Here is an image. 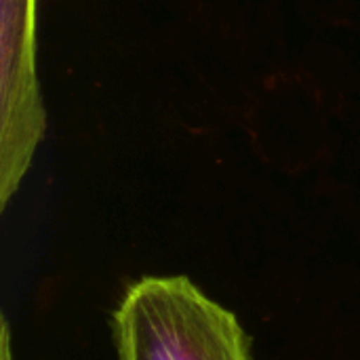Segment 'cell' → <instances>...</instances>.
I'll return each instance as SVG.
<instances>
[{"label": "cell", "mask_w": 360, "mask_h": 360, "mask_svg": "<svg viewBox=\"0 0 360 360\" xmlns=\"http://www.w3.org/2000/svg\"><path fill=\"white\" fill-rule=\"evenodd\" d=\"M120 360H253L236 316L186 276H146L114 312Z\"/></svg>", "instance_id": "obj_1"}, {"label": "cell", "mask_w": 360, "mask_h": 360, "mask_svg": "<svg viewBox=\"0 0 360 360\" xmlns=\"http://www.w3.org/2000/svg\"><path fill=\"white\" fill-rule=\"evenodd\" d=\"M0 207L27 173L46 133L36 76V0H0Z\"/></svg>", "instance_id": "obj_2"}, {"label": "cell", "mask_w": 360, "mask_h": 360, "mask_svg": "<svg viewBox=\"0 0 360 360\" xmlns=\"http://www.w3.org/2000/svg\"><path fill=\"white\" fill-rule=\"evenodd\" d=\"M2 360L11 359V342H8V323L2 321Z\"/></svg>", "instance_id": "obj_3"}]
</instances>
